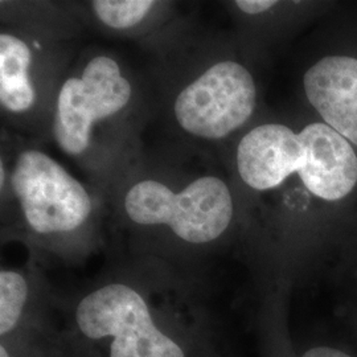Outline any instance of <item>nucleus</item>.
<instances>
[{"label": "nucleus", "instance_id": "obj_1", "mask_svg": "<svg viewBox=\"0 0 357 357\" xmlns=\"http://www.w3.org/2000/svg\"><path fill=\"white\" fill-rule=\"evenodd\" d=\"M75 327L103 357H191L187 343L159 319L149 299L125 282H109L79 299Z\"/></svg>", "mask_w": 357, "mask_h": 357}, {"label": "nucleus", "instance_id": "obj_2", "mask_svg": "<svg viewBox=\"0 0 357 357\" xmlns=\"http://www.w3.org/2000/svg\"><path fill=\"white\" fill-rule=\"evenodd\" d=\"M128 220L144 228L163 227L190 245L218 240L233 218V199L222 178L205 175L180 191L155 178L134 183L123 197Z\"/></svg>", "mask_w": 357, "mask_h": 357}, {"label": "nucleus", "instance_id": "obj_3", "mask_svg": "<svg viewBox=\"0 0 357 357\" xmlns=\"http://www.w3.org/2000/svg\"><path fill=\"white\" fill-rule=\"evenodd\" d=\"M134 89L121 64L97 54L65 78L54 102L53 138L63 153L81 156L89 150L93 131L103 121L123 113Z\"/></svg>", "mask_w": 357, "mask_h": 357}, {"label": "nucleus", "instance_id": "obj_4", "mask_svg": "<svg viewBox=\"0 0 357 357\" xmlns=\"http://www.w3.org/2000/svg\"><path fill=\"white\" fill-rule=\"evenodd\" d=\"M11 190L26 227L43 237L81 229L93 211L85 185L40 150L26 149L17 155L11 172Z\"/></svg>", "mask_w": 357, "mask_h": 357}, {"label": "nucleus", "instance_id": "obj_5", "mask_svg": "<svg viewBox=\"0 0 357 357\" xmlns=\"http://www.w3.org/2000/svg\"><path fill=\"white\" fill-rule=\"evenodd\" d=\"M257 88L250 72L236 61L222 60L180 90L174 115L180 128L203 141H220L243 126L255 112Z\"/></svg>", "mask_w": 357, "mask_h": 357}, {"label": "nucleus", "instance_id": "obj_6", "mask_svg": "<svg viewBox=\"0 0 357 357\" xmlns=\"http://www.w3.org/2000/svg\"><path fill=\"white\" fill-rule=\"evenodd\" d=\"M236 159L243 183L257 191H268L303 169L306 144L301 134L291 128L281 123H265L243 135Z\"/></svg>", "mask_w": 357, "mask_h": 357}, {"label": "nucleus", "instance_id": "obj_7", "mask_svg": "<svg viewBox=\"0 0 357 357\" xmlns=\"http://www.w3.org/2000/svg\"><path fill=\"white\" fill-rule=\"evenodd\" d=\"M299 134L307 160L298 175L307 190L327 202L349 195L357 183V156L351 143L326 123L307 125Z\"/></svg>", "mask_w": 357, "mask_h": 357}, {"label": "nucleus", "instance_id": "obj_8", "mask_svg": "<svg viewBox=\"0 0 357 357\" xmlns=\"http://www.w3.org/2000/svg\"><path fill=\"white\" fill-rule=\"evenodd\" d=\"M303 85L326 125L357 146V59L324 57L307 70Z\"/></svg>", "mask_w": 357, "mask_h": 357}, {"label": "nucleus", "instance_id": "obj_9", "mask_svg": "<svg viewBox=\"0 0 357 357\" xmlns=\"http://www.w3.org/2000/svg\"><path fill=\"white\" fill-rule=\"evenodd\" d=\"M33 51L19 35H0V105L13 115L29 113L38 102L33 81Z\"/></svg>", "mask_w": 357, "mask_h": 357}, {"label": "nucleus", "instance_id": "obj_10", "mask_svg": "<svg viewBox=\"0 0 357 357\" xmlns=\"http://www.w3.org/2000/svg\"><path fill=\"white\" fill-rule=\"evenodd\" d=\"M29 286L24 274L17 270L0 271V335L1 339L16 331L26 314Z\"/></svg>", "mask_w": 357, "mask_h": 357}, {"label": "nucleus", "instance_id": "obj_11", "mask_svg": "<svg viewBox=\"0 0 357 357\" xmlns=\"http://www.w3.org/2000/svg\"><path fill=\"white\" fill-rule=\"evenodd\" d=\"M90 4L103 26L115 31L139 26L156 6L153 0H96Z\"/></svg>", "mask_w": 357, "mask_h": 357}, {"label": "nucleus", "instance_id": "obj_12", "mask_svg": "<svg viewBox=\"0 0 357 357\" xmlns=\"http://www.w3.org/2000/svg\"><path fill=\"white\" fill-rule=\"evenodd\" d=\"M277 1L273 0H238L236 1V6L248 15H259L266 13L271 7H274Z\"/></svg>", "mask_w": 357, "mask_h": 357}, {"label": "nucleus", "instance_id": "obj_13", "mask_svg": "<svg viewBox=\"0 0 357 357\" xmlns=\"http://www.w3.org/2000/svg\"><path fill=\"white\" fill-rule=\"evenodd\" d=\"M302 357H351L345 355L344 352L328 348V347H318L307 351Z\"/></svg>", "mask_w": 357, "mask_h": 357}, {"label": "nucleus", "instance_id": "obj_14", "mask_svg": "<svg viewBox=\"0 0 357 357\" xmlns=\"http://www.w3.org/2000/svg\"><path fill=\"white\" fill-rule=\"evenodd\" d=\"M0 357H13L10 347L4 342H1V345H0Z\"/></svg>", "mask_w": 357, "mask_h": 357}]
</instances>
